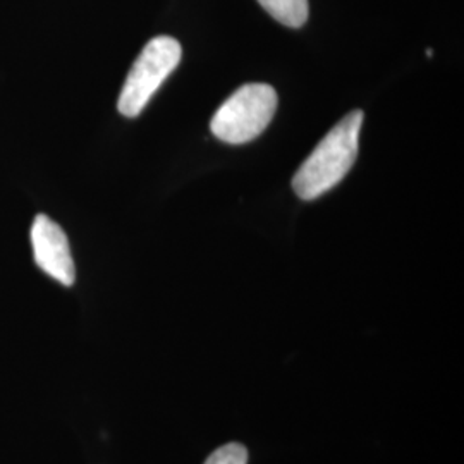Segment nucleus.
I'll return each mask as SVG.
<instances>
[{"label": "nucleus", "mask_w": 464, "mask_h": 464, "mask_svg": "<svg viewBox=\"0 0 464 464\" xmlns=\"http://www.w3.org/2000/svg\"><path fill=\"white\" fill-rule=\"evenodd\" d=\"M363 119L362 111L349 112L316 145L293 179L299 198L306 201L318 198L348 176L358 157Z\"/></svg>", "instance_id": "f257e3e1"}, {"label": "nucleus", "mask_w": 464, "mask_h": 464, "mask_svg": "<svg viewBox=\"0 0 464 464\" xmlns=\"http://www.w3.org/2000/svg\"><path fill=\"white\" fill-rule=\"evenodd\" d=\"M277 103V93L270 84H245L218 107L210 122V131L229 145L253 141L266 131Z\"/></svg>", "instance_id": "f03ea898"}, {"label": "nucleus", "mask_w": 464, "mask_h": 464, "mask_svg": "<svg viewBox=\"0 0 464 464\" xmlns=\"http://www.w3.org/2000/svg\"><path fill=\"white\" fill-rule=\"evenodd\" d=\"M181 55V44L172 36H157L150 40L134 61L121 90L117 100L119 112L124 117L140 116L150 99L179 66Z\"/></svg>", "instance_id": "7ed1b4c3"}, {"label": "nucleus", "mask_w": 464, "mask_h": 464, "mask_svg": "<svg viewBox=\"0 0 464 464\" xmlns=\"http://www.w3.org/2000/svg\"><path fill=\"white\" fill-rule=\"evenodd\" d=\"M34 262L47 276L63 285L76 281V266L69 248L66 232L45 214L34 217L32 226Z\"/></svg>", "instance_id": "20e7f679"}, {"label": "nucleus", "mask_w": 464, "mask_h": 464, "mask_svg": "<svg viewBox=\"0 0 464 464\" xmlns=\"http://www.w3.org/2000/svg\"><path fill=\"white\" fill-rule=\"evenodd\" d=\"M258 4L287 28H301L310 14L308 0H258Z\"/></svg>", "instance_id": "39448f33"}, {"label": "nucleus", "mask_w": 464, "mask_h": 464, "mask_svg": "<svg viewBox=\"0 0 464 464\" xmlns=\"http://www.w3.org/2000/svg\"><path fill=\"white\" fill-rule=\"evenodd\" d=\"M248 450L241 444H227L217 449L216 452L205 461V464H246Z\"/></svg>", "instance_id": "423d86ee"}]
</instances>
